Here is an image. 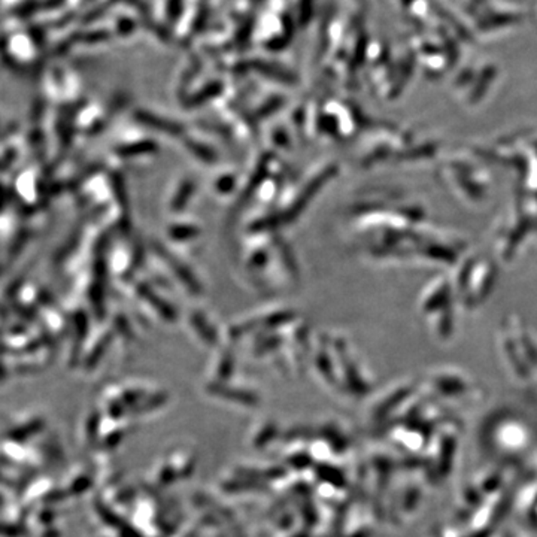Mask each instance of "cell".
I'll return each instance as SVG.
<instances>
[{
  "instance_id": "7a4b0ae2",
  "label": "cell",
  "mask_w": 537,
  "mask_h": 537,
  "mask_svg": "<svg viewBox=\"0 0 537 537\" xmlns=\"http://www.w3.org/2000/svg\"><path fill=\"white\" fill-rule=\"evenodd\" d=\"M89 486H90V481H89L87 478H81V479H78V481L74 483V486H72V493H74V494L84 493V491H87Z\"/></svg>"
},
{
  "instance_id": "6da1fadb",
  "label": "cell",
  "mask_w": 537,
  "mask_h": 537,
  "mask_svg": "<svg viewBox=\"0 0 537 537\" xmlns=\"http://www.w3.org/2000/svg\"><path fill=\"white\" fill-rule=\"evenodd\" d=\"M42 426H44L42 421H33V423L27 424L26 427H21L19 430H15L14 433H11L9 438L14 439V441H16V442H23V441L29 439L31 434L38 433L42 428Z\"/></svg>"
}]
</instances>
